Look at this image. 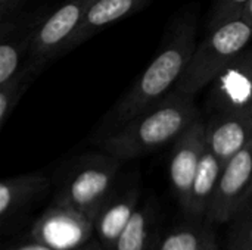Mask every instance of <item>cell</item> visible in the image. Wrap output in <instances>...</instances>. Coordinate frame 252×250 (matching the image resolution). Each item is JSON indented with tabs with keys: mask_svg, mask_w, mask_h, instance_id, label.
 <instances>
[{
	"mask_svg": "<svg viewBox=\"0 0 252 250\" xmlns=\"http://www.w3.org/2000/svg\"><path fill=\"white\" fill-rule=\"evenodd\" d=\"M196 47V27L193 21L179 24L171 40L142 72L133 87L111 109L103 122V137L126 125L134 116L164 99L174 90L185 74Z\"/></svg>",
	"mask_w": 252,
	"mask_h": 250,
	"instance_id": "cell-1",
	"label": "cell"
},
{
	"mask_svg": "<svg viewBox=\"0 0 252 250\" xmlns=\"http://www.w3.org/2000/svg\"><path fill=\"white\" fill-rule=\"evenodd\" d=\"M201 115L193 97L171 91L126 125L105 136L99 147L120 161L134 159L173 143Z\"/></svg>",
	"mask_w": 252,
	"mask_h": 250,
	"instance_id": "cell-2",
	"label": "cell"
},
{
	"mask_svg": "<svg viewBox=\"0 0 252 250\" xmlns=\"http://www.w3.org/2000/svg\"><path fill=\"white\" fill-rule=\"evenodd\" d=\"M252 38V27L236 18L216 28L196 44L189 65L173 91L195 97L245 49Z\"/></svg>",
	"mask_w": 252,
	"mask_h": 250,
	"instance_id": "cell-3",
	"label": "cell"
},
{
	"mask_svg": "<svg viewBox=\"0 0 252 250\" xmlns=\"http://www.w3.org/2000/svg\"><path fill=\"white\" fill-rule=\"evenodd\" d=\"M120 164V159L105 152L80 158L66 172L56 200L75 208L94 221L114 192Z\"/></svg>",
	"mask_w": 252,
	"mask_h": 250,
	"instance_id": "cell-4",
	"label": "cell"
},
{
	"mask_svg": "<svg viewBox=\"0 0 252 250\" xmlns=\"http://www.w3.org/2000/svg\"><path fill=\"white\" fill-rule=\"evenodd\" d=\"M94 1L96 0H68L43 22H38L34 29L25 65L38 74L49 60L61 53L69 52L71 41Z\"/></svg>",
	"mask_w": 252,
	"mask_h": 250,
	"instance_id": "cell-5",
	"label": "cell"
},
{
	"mask_svg": "<svg viewBox=\"0 0 252 250\" xmlns=\"http://www.w3.org/2000/svg\"><path fill=\"white\" fill-rule=\"evenodd\" d=\"M94 233L93 221L75 208L55 199L34 222L32 240L55 250H75L90 242Z\"/></svg>",
	"mask_w": 252,
	"mask_h": 250,
	"instance_id": "cell-6",
	"label": "cell"
},
{
	"mask_svg": "<svg viewBox=\"0 0 252 250\" xmlns=\"http://www.w3.org/2000/svg\"><path fill=\"white\" fill-rule=\"evenodd\" d=\"M251 196L252 141L224 164L207 220L213 224L230 222Z\"/></svg>",
	"mask_w": 252,
	"mask_h": 250,
	"instance_id": "cell-7",
	"label": "cell"
},
{
	"mask_svg": "<svg viewBox=\"0 0 252 250\" xmlns=\"http://www.w3.org/2000/svg\"><path fill=\"white\" fill-rule=\"evenodd\" d=\"M208 112H251L252 47H245L211 83Z\"/></svg>",
	"mask_w": 252,
	"mask_h": 250,
	"instance_id": "cell-8",
	"label": "cell"
},
{
	"mask_svg": "<svg viewBox=\"0 0 252 250\" xmlns=\"http://www.w3.org/2000/svg\"><path fill=\"white\" fill-rule=\"evenodd\" d=\"M205 147V119L202 118H198L173 141L168 175L171 189L183 211L188 206L190 189L202 161Z\"/></svg>",
	"mask_w": 252,
	"mask_h": 250,
	"instance_id": "cell-9",
	"label": "cell"
},
{
	"mask_svg": "<svg viewBox=\"0 0 252 250\" xmlns=\"http://www.w3.org/2000/svg\"><path fill=\"white\" fill-rule=\"evenodd\" d=\"M205 141L224 165L252 141V111L210 113L205 119Z\"/></svg>",
	"mask_w": 252,
	"mask_h": 250,
	"instance_id": "cell-10",
	"label": "cell"
},
{
	"mask_svg": "<svg viewBox=\"0 0 252 250\" xmlns=\"http://www.w3.org/2000/svg\"><path fill=\"white\" fill-rule=\"evenodd\" d=\"M139 206V190L128 187L124 192L114 193L103 203L94 217V233L105 250H114L115 243Z\"/></svg>",
	"mask_w": 252,
	"mask_h": 250,
	"instance_id": "cell-11",
	"label": "cell"
},
{
	"mask_svg": "<svg viewBox=\"0 0 252 250\" xmlns=\"http://www.w3.org/2000/svg\"><path fill=\"white\" fill-rule=\"evenodd\" d=\"M47 187V178L41 174H24L3 180L0 183V217L3 224L25 211Z\"/></svg>",
	"mask_w": 252,
	"mask_h": 250,
	"instance_id": "cell-12",
	"label": "cell"
},
{
	"mask_svg": "<svg viewBox=\"0 0 252 250\" xmlns=\"http://www.w3.org/2000/svg\"><path fill=\"white\" fill-rule=\"evenodd\" d=\"M151 0H96L86 13V18L74 35L69 50L80 46L100 29L112 25L114 22L136 13L145 7Z\"/></svg>",
	"mask_w": 252,
	"mask_h": 250,
	"instance_id": "cell-13",
	"label": "cell"
},
{
	"mask_svg": "<svg viewBox=\"0 0 252 250\" xmlns=\"http://www.w3.org/2000/svg\"><path fill=\"white\" fill-rule=\"evenodd\" d=\"M223 167L224 165L220 162V159L208 147H205L202 161L190 189L189 202L185 209L190 218L207 220L210 206L217 192Z\"/></svg>",
	"mask_w": 252,
	"mask_h": 250,
	"instance_id": "cell-14",
	"label": "cell"
},
{
	"mask_svg": "<svg viewBox=\"0 0 252 250\" xmlns=\"http://www.w3.org/2000/svg\"><path fill=\"white\" fill-rule=\"evenodd\" d=\"M179 225L170 231L159 243L158 250H220L216 233L210 227V221L201 222V218Z\"/></svg>",
	"mask_w": 252,
	"mask_h": 250,
	"instance_id": "cell-15",
	"label": "cell"
},
{
	"mask_svg": "<svg viewBox=\"0 0 252 250\" xmlns=\"http://www.w3.org/2000/svg\"><path fill=\"white\" fill-rule=\"evenodd\" d=\"M37 25V24H35ZM35 25H31L22 31L10 29V35L1 32L0 43V84L7 83L13 77H16L24 68L22 60L30 53L31 40L34 35Z\"/></svg>",
	"mask_w": 252,
	"mask_h": 250,
	"instance_id": "cell-16",
	"label": "cell"
},
{
	"mask_svg": "<svg viewBox=\"0 0 252 250\" xmlns=\"http://www.w3.org/2000/svg\"><path fill=\"white\" fill-rule=\"evenodd\" d=\"M157 224L155 208L151 203L137 206L126 228L120 234L114 250H148Z\"/></svg>",
	"mask_w": 252,
	"mask_h": 250,
	"instance_id": "cell-17",
	"label": "cell"
},
{
	"mask_svg": "<svg viewBox=\"0 0 252 250\" xmlns=\"http://www.w3.org/2000/svg\"><path fill=\"white\" fill-rule=\"evenodd\" d=\"M35 74L37 72L28 65H24V68L16 77H13L7 83L0 84V127H3V124L12 115L15 106L18 105L21 96L24 94L25 88L28 87Z\"/></svg>",
	"mask_w": 252,
	"mask_h": 250,
	"instance_id": "cell-18",
	"label": "cell"
},
{
	"mask_svg": "<svg viewBox=\"0 0 252 250\" xmlns=\"http://www.w3.org/2000/svg\"><path fill=\"white\" fill-rule=\"evenodd\" d=\"M227 250H252V200H248L232 218Z\"/></svg>",
	"mask_w": 252,
	"mask_h": 250,
	"instance_id": "cell-19",
	"label": "cell"
},
{
	"mask_svg": "<svg viewBox=\"0 0 252 250\" xmlns=\"http://www.w3.org/2000/svg\"><path fill=\"white\" fill-rule=\"evenodd\" d=\"M247 1L248 0H217L211 12L210 27L216 28L221 24L241 18L242 7L245 6Z\"/></svg>",
	"mask_w": 252,
	"mask_h": 250,
	"instance_id": "cell-20",
	"label": "cell"
},
{
	"mask_svg": "<svg viewBox=\"0 0 252 250\" xmlns=\"http://www.w3.org/2000/svg\"><path fill=\"white\" fill-rule=\"evenodd\" d=\"M6 250H55L37 240H31V242H27V243H19V245H13L10 248H7Z\"/></svg>",
	"mask_w": 252,
	"mask_h": 250,
	"instance_id": "cell-21",
	"label": "cell"
},
{
	"mask_svg": "<svg viewBox=\"0 0 252 250\" xmlns=\"http://www.w3.org/2000/svg\"><path fill=\"white\" fill-rule=\"evenodd\" d=\"M21 0H0V13H1V18L4 19L19 3Z\"/></svg>",
	"mask_w": 252,
	"mask_h": 250,
	"instance_id": "cell-22",
	"label": "cell"
},
{
	"mask_svg": "<svg viewBox=\"0 0 252 250\" xmlns=\"http://www.w3.org/2000/svg\"><path fill=\"white\" fill-rule=\"evenodd\" d=\"M241 18L248 22L252 27V0H248L245 3V6L242 7V12H241Z\"/></svg>",
	"mask_w": 252,
	"mask_h": 250,
	"instance_id": "cell-23",
	"label": "cell"
},
{
	"mask_svg": "<svg viewBox=\"0 0 252 250\" xmlns=\"http://www.w3.org/2000/svg\"><path fill=\"white\" fill-rule=\"evenodd\" d=\"M75 250H105V248L102 246V245H99V243H86L84 246H81V248H78V249Z\"/></svg>",
	"mask_w": 252,
	"mask_h": 250,
	"instance_id": "cell-24",
	"label": "cell"
},
{
	"mask_svg": "<svg viewBox=\"0 0 252 250\" xmlns=\"http://www.w3.org/2000/svg\"><path fill=\"white\" fill-rule=\"evenodd\" d=\"M250 200H252V196H251V197H250Z\"/></svg>",
	"mask_w": 252,
	"mask_h": 250,
	"instance_id": "cell-25",
	"label": "cell"
}]
</instances>
